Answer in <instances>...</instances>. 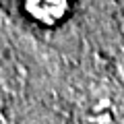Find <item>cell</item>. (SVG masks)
I'll list each match as a JSON object with an SVG mask.
<instances>
[{"label":"cell","mask_w":124,"mask_h":124,"mask_svg":"<svg viewBox=\"0 0 124 124\" xmlns=\"http://www.w3.org/2000/svg\"><path fill=\"white\" fill-rule=\"evenodd\" d=\"M81 124H124V118L110 99L95 97L83 106Z\"/></svg>","instance_id":"obj_1"},{"label":"cell","mask_w":124,"mask_h":124,"mask_svg":"<svg viewBox=\"0 0 124 124\" xmlns=\"http://www.w3.org/2000/svg\"><path fill=\"white\" fill-rule=\"evenodd\" d=\"M25 8L35 21L54 25L68 13V0H25Z\"/></svg>","instance_id":"obj_2"},{"label":"cell","mask_w":124,"mask_h":124,"mask_svg":"<svg viewBox=\"0 0 124 124\" xmlns=\"http://www.w3.org/2000/svg\"><path fill=\"white\" fill-rule=\"evenodd\" d=\"M120 23H122V29H124V0H122V6H120Z\"/></svg>","instance_id":"obj_3"}]
</instances>
